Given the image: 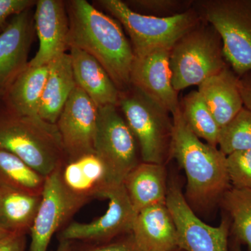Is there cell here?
Returning <instances> with one entry per match:
<instances>
[{
  "instance_id": "cell-16",
  "label": "cell",
  "mask_w": 251,
  "mask_h": 251,
  "mask_svg": "<svg viewBox=\"0 0 251 251\" xmlns=\"http://www.w3.org/2000/svg\"><path fill=\"white\" fill-rule=\"evenodd\" d=\"M131 233L143 251H174L178 248L176 226L166 204L138 212Z\"/></svg>"
},
{
  "instance_id": "cell-35",
  "label": "cell",
  "mask_w": 251,
  "mask_h": 251,
  "mask_svg": "<svg viewBox=\"0 0 251 251\" xmlns=\"http://www.w3.org/2000/svg\"><path fill=\"white\" fill-rule=\"evenodd\" d=\"M9 234V232H8L7 231L4 230V229H3L0 227V239L6 237V236H7L8 234Z\"/></svg>"
},
{
  "instance_id": "cell-18",
  "label": "cell",
  "mask_w": 251,
  "mask_h": 251,
  "mask_svg": "<svg viewBox=\"0 0 251 251\" xmlns=\"http://www.w3.org/2000/svg\"><path fill=\"white\" fill-rule=\"evenodd\" d=\"M69 50L76 85L98 108L110 105L117 106L120 91L100 63L82 50L77 48Z\"/></svg>"
},
{
  "instance_id": "cell-32",
  "label": "cell",
  "mask_w": 251,
  "mask_h": 251,
  "mask_svg": "<svg viewBox=\"0 0 251 251\" xmlns=\"http://www.w3.org/2000/svg\"><path fill=\"white\" fill-rule=\"evenodd\" d=\"M26 234L10 233L0 239V251H25Z\"/></svg>"
},
{
  "instance_id": "cell-17",
  "label": "cell",
  "mask_w": 251,
  "mask_h": 251,
  "mask_svg": "<svg viewBox=\"0 0 251 251\" xmlns=\"http://www.w3.org/2000/svg\"><path fill=\"white\" fill-rule=\"evenodd\" d=\"M198 92L221 128L244 108L239 77L229 66L198 86Z\"/></svg>"
},
{
  "instance_id": "cell-26",
  "label": "cell",
  "mask_w": 251,
  "mask_h": 251,
  "mask_svg": "<svg viewBox=\"0 0 251 251\" xmlns=\"http://www.w3.org/2000/svg\"><path fill=\"white\" fill-rule=\"evenodd\" d=\"M219 203L230 216L232 231L237 240L245 244L251 251V190L231 187Z\"/></svg>"
},
{
  "instance_id": "cell-24",
  "label": "cell",
  "mask_w": 251,
  "mask_h": 251,
  "mask_svg": "<svg viewBox=\"0 0 251 251\" xmlns=\"http://www.w3.org/2000/svg\"><path fill=\"white\" fill-rule=\"evenodd\" d=\"M45 180L14 153L0 148V186L41 195Z\"/></svg>"
},
{
  "instance_id": "cell-31",
  "label": "cell",
  "mask_w": 251,
  "mask_h": 251,
  "mask_svg": "<svg viewBox=\"0 0 251 251\" xmlns=\"http://www.w3.org/2000/svg\"><path fill=\"white\" fill-rule=\"evenodd\" d=\"M87 251H143L138 247L131 232L125 234L116 242L104 243L95 246Z\"/></svg>"
},
{
  "instance_id": "cell-3",
  "label": "cell",
  "mask_w": 251,
  "mask_h": 251,
  "mask_svg": "<svg viewBox=\"0 0 251 251\" xmlns=\"http://www.w3.org/2000/svg\"><path fill=\"white\" fill-rule=\"evenodd\" d=\"M0 148L14 153L44 177L62 168L67 156L57 125L39 116L0 118Z\"/></svg>"
},
{
  "instance_id": "cell-13",
  "label": "cell",
  "mask_w": 251,
  "mask_h": 251,
  "mask_svg": "<svg viewBox=\"0 0 251 251\" xmlns=\"http://www.w3.org/2000/svg\"><path fill=\"white\" fill-rule=\"evenodd\" d=\"M34 31L32 8L15 15L0 31V99L27 67Z\"/></svg>"
},
{
  "instance_id": "cell-9",
  "label": "cell",
  "mask_w": 251,
  "mask_h": 251,
  "mask_svg": "<svg viewBox=\"0 0 251 251\" xmlns=\"http://www.w3.org/2000/svg\"><path fill=\"white\" fill-rule=\"evenodd\" d=\"M62 168L46 177L40 206L29 231L30 251H47L54 233L90 202L67 187L62 179Z\"/></svg>"
},
{
  "instance_id": "cell-29",
  "label": "cell",
  "mask_w": 251,
  "mask_h": 251,
  "mask_svg": "<svg viewBox=\"0 0 251 251\" xmlns=\"http://www.w3.org/2000/svg\"><path fill=\"white\" fill-rule=\"evenodd\" d=\"M226 161L231 186L251 190V150L230 153Z\"/></svg>"
},
{
  "instance_id": "cell-6",
  "label": "cell",
  "mask_w": 251,
  "mask_h": 251,
  "mask_svg": "<svg viewBox=\"0 0 251 251\" xmlns=\"http://www.w3.org/2000/svg\"><path fill=\"white\" fill-rule=\"evenodd\" d=\"M97 2L125 27L135 56L143 55L159 48L171 49L181 36L203 22L194 6L179 16L156 18L135 12L120 0H100Z\"/></svg>"
},
{
  "instance_id": "cell-14",
  "label": "cell",
  "mask_w": 251,
  "mask_h": 251,
  "mask_svg": "<svg viewBox=\"0 0 251 251\" xmlns=\"http://www.w3.org/2000/svg\"><path fill=\"white\" fill-rule=\"evenodd\" d=\"M171 49L159 48L135 56L130 72V85L141 91L172 115L180 107L178 92L172 84Z\"/></svg>"
},
{
  "instance_id": "cell-22",
  "label": "cell",
  "mask_w": 251,
  "mask_h": 251,
  "mask_svg": "<svg viewBox=\"0 0 251 251\" xmlns=\"http://www.w3.org/2000/svg\"><path fill=\"white\" fill-rule=\"evenodd\" d=\"M62 176L70 191L90 201L101 198L111 185L106 168L94 153L67 161L63 166Z\"/></svg>"
},
{
  "instance_id": "cell-25",
  "label": "cell",
  "mask_w": 251,
  "mask_h": 251,
  "mask_svg": "<svg viewBox=\"0 0 251 251\" xmlns=\"http://www.w3.org/2000/svg\"><path fill=\"white\" fill-rule=\"evenodd\" d=\"M185 121L196 136L218 147L221 127L198 91L188 94L180 103Z\"/></svg>"
},
{
  "instance_id": "cell-5",
  "label": "cell",
  "mask_w": 251,
  "mask_h": 251,
  "mask_svg": "<svg viewBox=\"0 0 251 251\" xmlns=\"http://www.w3.org/2000/svg\"><path fill=\"white\" fill-rule=\"evenodd\" d=\"M117 107L139 145L142 161L165 166L171 158V112L133 86L120 92Z\"/></svg>"
},
{
  "instance_id": "cell-38",
  "label": "cell",
  "mask_w": 251,
  "mask_h": 251,
  "mask_svg": "<svg viewBox=\"0 0 251 251\" xmlns=\"http://www.w3.org/2000/svg\"><path fill=\"white\" fill-rule=\"evenodd\" d=\"M174 251H176V250Z\"/></svg>"
},
{
  "instance_id": "cell-37",
  "label": "cell",
  "mask_w": 251,
  "mask_h": 251,
  "mask_svg": "<svg viewBox=\"0 0 251 251\" xmlns=\"http://www.w3.org/2000/svg\"><path fill=\"white\" fill-rule=\"evenodd\" d=\"M0 30H1V29H0Z\"/></svg>"
},
{
  "instance_id": "cell-15",
  "label": "cell",
  "mask_w": 251,
  "mask_h": 251,
  "mask_svg": "<svg viewBox=\"0 0 251 251\" xmlns=\"http://www.w3.org/2000/svg\"><path fill=\"white\" fill-rule=\"evenodd\" d=\"M35 6L34 26L39 39V48L28 65L42 67L49 65L69 49V16L66 1L39 0Z\"/></svg>"
},
{
  "instance_id": "cell-33",
  "label": "cell",
  "mask_w": 251,
  "mask_h": 251,
  "mask_svg": "<svg viewBox=\"0 0 251 251\" xmlns=\"http://www.w3.org/2000/svg\"><path fill=\"white\" fill-rule=\"evenodd\" d=\"M239 85L244 108L251 112V71L239 77Z\"/></svg>"
},
{
  "instance_id": "cell-27",
  "label": "cell",
  "mask_w": 251,
  "mask_h": 251,
  "mask_svg": "<svg viewBox=\"0 0 251 251\" xmlns=\"http://www.w3.org/2000/svg\"><path fill=\"white\" fill-rule=\"evenodd\" d=\"M218 146L226 156L251 150V112L244 108L221 128Z\"/></svg>"
},
{
  "instance_id": "cell-1",
  "label": "cell",
  "mask_w": 251,
  "mask_h": 251,
  "mask_svg": "<svg viewBox=\"0 0 251 251\" xmlns=\"http://www.w3.org/2000/svg\"><path fill=\"white\" fill-rule=\"evenodd\" d=\"M66 5L69 49L77 48L97 59L120 92L129 88L135 54L120 23L86 0Z\"/></svg>"
},
{
  "instance_id": "cell-23",
  "label": "cell",
  "mask_w": 251,
  "mask_h": 251,
  "mask_svg": "<svg viewBox=\"0 0 251 251\" xmlns=\"http://www.w3.org/2000/svg\"><path fill=\"white\" fill-rule=\"evenodd\" d=\"M41 198L42 194L0 186V227L9 233L29 232Z\"/></svg>"
},
{
  "instance_id": "cell-7",
  "label": "cell",
  "mask_w": 251,
  "mask_h": 251,
  "mask_svg": "<svg viewBox=\"0 0 251 251\" xmlns=\"http://www.w3.org/2000/svg\"><path fill=\"white\" fill-rule=\"evenodd\" d=\"M193 6L219 33L225 57L237 76L251 72V0H202Z\"/></svg>"
},
{
  "instance_id": "cell-30",
  "label": "cell",
  "mask_w": 251,
  "mask_h": 251,
  "mask_svg": "<svg viewBox=\"0 0 251 251\" xmlns=\"http://www.w3.org/2000/svg\"><path fill=\"white\" fill-rule=\"evenodd\" d=\"M36 3L34 0H0V27L8 18L31 9Z\"/></svg>"
},
{
  "instance_id": "cell-11",
  "label": "cell",
  "mask_w": 251,
  "mask_h": 251,
  "mask_svg": "<svg viewBox=\"0 0 251 251\" xmlns=\"http://www.w3.org/2000/svg\"><path fill=\"white\" fill-rule=\"evenodd\" d=\"M101 198L109 201L106 212L90 223L72 222L61 233L60 240L107 243L131 232L138 213L123 184H111Z\"/></svg>"
},
{
  "instance_id": "cell-8",
  "label": "cell",
  "mask_w": 251,
  "mask_h": 251,
  "mask_svg": "<svg viewBox=\"0 0 251 251\" xmlns=\"http://www.w3.org/2000/svg\"><path fill=\"white\" fill-rule=\"evenodd\" d=\"M94 153L103 162L111 184H123L140 163L137 140L117 105L99 108Z\"/></svg>"
},
{
  "instance_id": "cell-21",
  "label": "cell",
  "mask_w": 251,
  "mask_h": 251,
  "mask_svg": "<svg viewBox=\"0 0 251 251\" xmlns=\"http://www.w3.org/2000/svg\"><path fill=\"white\" fill-rule=\"evenodd\" d=\"M49 71V65H27L3 97L8 113L16 117L39 116Z\"/></svg>"
},
{
  "instance_id": "cell-10",
  "label": "cell",
  "mask_w": 251,
  "mask_h": 251,
  "mask_svg": "<svg viewBox=\"0 0 251 251\" xmlns=\"http://www.w3.org/2000/svg\"><path fill=\"white\" fill-rule=\"evenodd\" d=\"M166 204L176 226L178 248L185 251H228V219L224 218L218 227L204 224L196 215L173 178L168 183Z\"/></svg>"
},
{
  "instance_id": "cell-20",
  "label": "cell",
  "mask_w": 251,
  "mask_h": 251,
  "mask_svg": "<svg viewBox=\"0 0 251 251\" xmlns=\"http://www.w3.org/2000/svg\"><path fill=\"white\" fill-rule=\"evenodd\" d=\"M39 116L56 125L61 112L76 86L70 54H62L49 64Z\"/></svg>"
},
{
  "instance_id": "cell-34",
  "label": "cell",
  "mask_w": 251,
  "mask_h": 251,
  "mask_svg": "<svg viewBox=\"0 0 251 251\" xmlns=\"http://www.w3.org/2000/svg\"><path fill=\"white\" fill-rule=\"evenodd\" d=\"M56 251H72V242L60 240Z\"/></svg>"
},
{
  "instance_id": "cell-12",
  "label": "cell",
  "mask_w": 251,
  "mask_h": 251,
  "mask_svg": "<svg viewBox=\"0 0 251 251\" xmlns=\"http://www.w3.org/2000/svg\"><path fill=\"white\" fill-rule=\"evenodd\" d=\"M98 112L93 100L76 85L56 123L67 161L94 153Z\"/></svg>"
},
{
  "instance_id": "cell-28",
  "label": "cell",
  "mask_w": 251,
  "mask_h": 251,
  "mask_svg": "<svg viewBox=\"0 0 251 251\" xmlns=\"http://www.w3.org/2000/svg\"><path fill=\"white\" fill-rule=\"evenodd\" d=\"M125 4L135 12L156 18L179 16L192 9V0H129Z\"/></svg>"
},
{
  "instance_id": "cell-36",
  "label": "cell",
  "mask_w": 251,
  "mask_h": 251,
  "mask_svg": "<svg viewBox=\"0 0 251 251\" xmlns=\"http://www.w3.org/2000/svg\"><path fill=\"white\" fill-rule=\"evenodd\" d=\"M233 251H242V250H241L240 247H239V244H238V243L237 244H235V246H234L233 248Z\"/></svg>"
},
{
  "instance_id": "cell-19",
  "label": "cell",
  "mask_w": 251,
  "mask_h": 251,
  "mask_svg": "<svg viewBox=\"0 0 251 251\" xmlns=\"http://www.w3.org/2000/svg\"><path fill=\"white\" fill-rule=\"evenodd\" d=\"M123 184L137 213L166 204L168 182L164 165L142 162L126 176Z\"/></svg>"
},
{
  "instance_id": "cell-2",
  "label": "cell",
  "mask_w": 251,
  "mask_h": 251,
  "mask_svg": "<svg viewBox=\"0 0 251 251\" xmlns=\"http://www.w3.org/2000/svg\"><path fill=\"white\" fill-rule=\"evenodd\" d=\"M171 158L184 170L187 178L186 199L190 206L204 210L219 203L232 187L227 156L219 149L203 143L185 121L181 108L173 114Z\"/></svg>"
},
{
  "instance_id": "cell-4",
  "label": "cell",
  "mask_w": 251,
  "mask_h": 251,
  "mask_svg": "<svg viewBox=\"0 0 251 251\" xmlns=\"http://www.w3.org/2000/svg\"><path fill=\"white\" fill-rule=\"evenodd\" d=\"M227 66L221 36L204 21L181 36L170 51L172 84L177 92L199 86Z\"/></svg>"
}]
</instances>
